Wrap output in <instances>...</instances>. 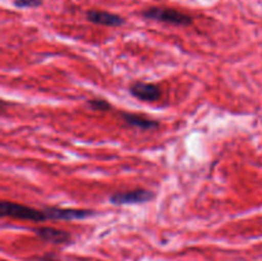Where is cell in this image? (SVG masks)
Listing matches in <instances>:
<instances>
[{"label":"cell","instance_id":"1","mask_svg":"<svg viewBox=\"0 0 262 261\" xmlns=\"http://www.w3.org/2000/svg\"><path fill=\"white\" fill-rule=\"evenodd\" d=\"M0 215L3 217H13L19 220H30V222L41 223L48 220V215L43 209H35L23 204H17L13 201L3 200L0 202Z\"/></svg>","mask_w":262,"mask_h":261},{"label":"cell","instance_id":"2","mask_svg":"<svg viewBox=\"0 0 262 261\" xmlns=\"http://www.w3.org/2000/svg\"><path fill=\"white\" fill-rule=\"evenodd\" d=\"M142 17L146 19L158 20V22L169 23L174 26H189L193 23L191 15L181 12V10L173 9V8H160L151 7L143 10Z\"/></svg>","mask_w":262,"mask_h":261},{"label":"cell","instance_id":"3","mask_svg":"<svg viewBox=\"0 0 262 261\" xmlns=\"http://www.w3.org/2000/svg\"><path fill=\"white\" fill-rule=\"evenodd\" d=\"M154 199V192L145 188H136L132 191L115 192L110 194L109 201L113 205H138L146 204Z\"/></svg>","mask_w":262,"mask_h":261},{"label":"cell","instance_id":"4","mask_svg":"<svg viewBox=\"0 0 262 261\" xmlns=\"http://www.w3.org/2000/svg\"><path fill=\"white\" fill-rule=\"evenodd\" d=\"M48 215V220H83L95 215L90 209H68V207L48 206L43 207Z\"/></svg>","mask_w":262,"mask_h":261},{"label":"cell","instance_id":"5","mask_svg":"<svg viewBox=\"0 0 262 261\" xmlns=\"http://www.w3.org/2000/svg\"><path fill=\"white\" fill-rule=\"evenodd\" d=\"M129 92L133 97L143 102H155L161 97L160 87L150 82H133L129 86Z\"/></svg>","mask_w":262,"mask_h":261},{"label":"cell","instance_id":"6","mask_svg":"<svg viewBox=\"0 0 262 261\" xmlns=\"http://www.w3.org/2000/svg\"><path fill=\"white\" fill-rule=\"evenodd\" d=\"M33 233L37 235L40 240L51 245H69L72 242L71 233L67 230L58 229L53 227H36L33 228Z\"/></svg>","mask_w":262,"mask_h":261},{"label":"cell","instance_id":"7","mask_svg":"<svg viewBox=\"0 0 262 261\" xmlns=\"http://www.w3.org/2000/svg\"><path fill=\"white\" fill-rule=\"evenodd\" d=\"M86 18L89 22L95 23V25L106 26V27H120L125 22L124 18L120 17V15L110 12H105V10L96 9L87 10Z\"/></svg>","mask_w":262,"mask_h":261},{"label":"cell","instance_id":"8","mask_svg":"<svg viewBox=\"0 0 262 261\" xmlns=\"http://www.w3.org/2000/svg\"><path fill=\"white\" fill-rule=\"evenodd\" d=\"M120 117L124 120L125 124H128L129 127L138 128V129L142 130H150V129H156V128L160 127V123L156 119H151V118L146 117L142 114H135V113H128L123 112L120 113Z\"/></svg>","mask_w":262,"mask_h":261},{"label":"cell","instance_id":"9","mask_svg":"<svg viewBox=\"0 0 262 261\" xmlns=\"http://www.w3.org/2000/svg\"><path fill=\"white\" fill-rule=\"evenodd\" d=\"M87 105L90 106V109L95 110V112H109V110H112V105L105 99H90L87 101Z\"/></svg>","mask_w":262,"mask_h":261},{"label":"cell","instance_id":"10","mask_svg":"<svg viewBox=\"0 0 262 261\" xmlns=\"http://www.w3.org/2000/svg\"><path fill=\"white\" fill-rule=\"evenodd\" d=\"M13 4L17 8H37L42 4L41 0H14Z\"/></svg>","mask_w":262,"mask_h":261},{"label":"cell","instance_id":"11","mask_svg":"<svg viewBox=\"0 0 262 261\" xmlns=\"http://www.w3.org/2000/svg\"><path fill=\"white\" fill-rule=\"evenodd\" d=\"M32 261H59V260L55 255H53V253H48V255H43L41 256V257L35 258V260Z\"/></svg>","mask_w":262,"mask_h":261},{"label":"cell","instance_id":"12","mask_svg":"<svg viewBox=\"0 0 262 261\" xmlns=\"http://www.w3.org/2000/svg\"><path fill=\"white\" fill-rule=\"evenodd\" d=\"M96 261H97V260H96Z\"/></svg>","mask_w":262,"mask_h":261}]
</instances>
